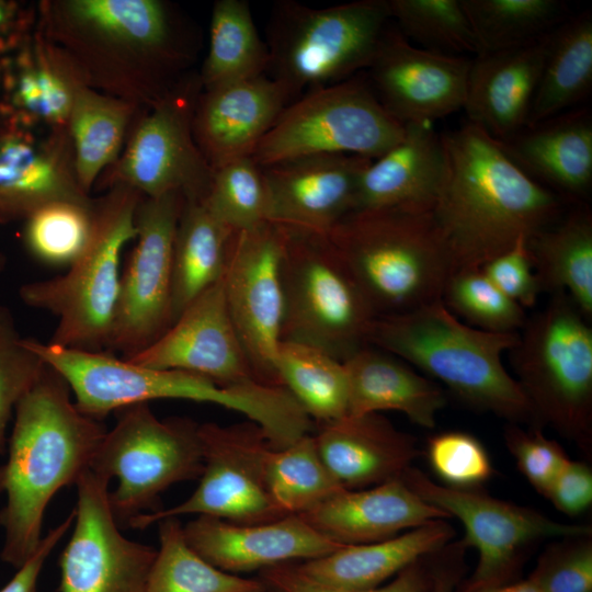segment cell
Instances as JSON below:
<instances>
[{
    "mask_svg": "<svg viewBox=\"0 0 592 592\" xmlns=\"http://www.w3.org/2000/svg\"><path fill=\"white\" fill-rule=\"evenodd\" d=\"M37 27L77 65L91 88L147 109L183 77L196 48L161 0H54Z\"/></svg>",
    "mask_w": 592,
    "mask_h": 592,
    "instance_id": "cell-1",
    "label": "cell"
},
{
    "mask_svg": "<svg viewBox=\"0 0 592 592\" xmlns=\"http://www.w3.org/2000/svg\"><path fill=\"white\" fill-rule=\"evenodd\" d=\"M441 136L445 166L432 215L454 273L480 269L558 220L559 196L527 174L499 140L469 122Z\"/></svg>",
    "mask_w": 592,
    "mask_h": 592,
    "instance_id": "cell-2",
    "label": "cell"
},
{
    "mask_svg": "<svg viewBox=\"0 0 592 592\" xmlns=\"http://www.w3.org/2000/svg\"><path fill=\"white\" fill-rule=\"evenodd\" d=\"M64 377L46 364L18 402L8 458L0 466L2 561L21 567L42 539L44 512L54 494L76 483L107 432L103 421L81 413Z\"/></svg>",
    "mask_w": 592,
    "mask_h": 592,
    "instance_id": "cell-3",
    "label": "cell"
},
{
    "mask_svg": "<svg viewBox=\"0 0 592 592\" xmlns=\"http://www.w3.org/2000/svg\"><path fill=\"white\" fill-rule=\"evenodd\" d=\"M517 342L519 331L491 332L462 322L442 299L376 317L368 337V345L414 365L473 407L511 423L537 425L524 391L502 362Z\"/></svg>",
    "mask_w": 592,
    "mask_h": 592,
    "instance_id": "cell-4",
    "label": "cell"
},
{
    "mask_svg": "<svg viewBox=\"0 0 592 592\" xmlns=\"http://www.w3.org/2000/svg\"><path fill=\"white\" fill-rule=\"evenodd\" d=\"M328 238L377 317L441 300L454 273L432 210H352L331 229Z\"/></svg>",
    "mask_w": 592,
    "mask_h": 592,
    "instance_id": "cell-5",
    "label": "cell"
},
{
    "mask_svg": "<svg viewBox=\"0 0 592 592\" xmlns=\"http://www.w3.org/2000/svg\"><path fill=\"white\" fill-rule=\"evenodd\" d=\"M144 196L122 183L94 198L88 243L67 272L23 284L19 296L30 307L58 318L50 343L107 352L121 282V258L137 236L136 213Z\"/></svg>",
    "mask_w": 592,
    "mask_h": 592,
    "instance_id": "cell-6",
    "label": "cell"
},
{
    "mask_svg": "<svg viewBox=\"0 0 592 592\" xmlns=\"http://www.w3.org/2000/svg\"><path fill=\"white\" fill-rule=\"evenodd\" d=\"M391 21L388 1L360 0L328 8L278 1L269 20L266 75L291 102L371 65Z\"/></svg>",
    "mask_w": 592,
    "mask_h": 592,
    "instance_id": "cell-7",
    "label": "cell"
},
{
    "mask_svg": "<svg viewBox=\"0 0 592 592\" xmlns=\"http://www.w3.org/2000/svg\"><path fill=\"white\" fill-rule=\"evenodd\" d=\"M587 320L566 293H554L526 318L510 353L536 424L550 425L591 454L592 329Z\"/></svg>",
    "mask_w": 592,
    "mask_h": 592,
    "instance_id": "cell-8",
    "label": "cell"
},
{
    "mask_svg": "<svg viewBox=\"0 0 592 592\" xmlns=\"http://www.w3.org/2000/svg\"><path fill=\"white\" fill-rule=\"evenodd\" d=\"M282 227L281 341L308 344L343 362L368 345L377 316L328 236Z\"/></svg>",
    "mask_w": 592,
    "mask_h": 592,
    "instance_id": "cell-9",
    "label": "cell"
},
{
    "mask_svg": "<svg viewBox=\"0 0 592 592\" xmlns=\"http://www.w3.org/2000/svg\"><path fill=\"white\" fill-rule=\"evenodd\" d=\"M116 422L107 431L89 468L110 480L112 514L126 527L145 510H159V496L170 486L198 478L203 471L200 424L187 418L158 419L148 402L116 410ZM147 512V513H149Z\"/></svg>",
    "mask_w": 592,
    "mask_h": 592,
    "instance_id": "cell-10",
    "label": "cell"
},
{
    "mask_svg": "<svg viewBox=\"0 0 592 592\" xmlns=\"http://www.w3.org/2000/svg\"><path fill=\"white\" fill-rule=\"evenodd\" d=\"M405 133L368 80L351 77L291 102L261 139L252 159L260 167L319 155L382 156Z\"/></svg>",
    "mask_w": 592,
    "mask_h": 592,
    "instance_id": "cell-11",
    "label": "cell"
},
{
    "mask_svg": "<svg viewBox=\"0 0 592 592\" xmlns=\"http://www.w3.org/2000/svg\"><path fill=\"white\" fill-rule=\"evenodd\" d=\"M201 91L198 76L183 77L156 104L139 110L118 159L104 171V185L122 183L145 197L180 192L201 202L213 175L193 135Z\"/></svg>",
    "mask_w": 592,
    "mask_h": 592,
    "instance_id": "cell-12",
    "label": "cell"
},
{
    "mask_svg": "<svg viewBox=\"0 0 592 592\" xmlns=\"http://www.w3.org/2000/svg\"><path fill=\"white\" fill-rule=\"evenodd\" d=\"M400 478L425 502L457 517L466 531L465 546L478 551L474 572L455 592H477L515 581L524 551L537 540L591 535L587 525L560 523L476 489L439 485L412 466Z\"/></svg>",
    "mask_w": 592,
    "mask_h": 592,
    "instance_id": "cell-13",
    "label": "cell"
},
{
    "mask_svg": "<svg viewBox=\"0 0 592 592\" xmlns=\"http://www.w3.org/2000/svg\"><path fill=\"white\" fill-rule=\"evenodd\" d=\"M203 471L195 491L182 503L132 519L127 526L145 528L166 517L197 514L239 524L266 523L286 516L275 503L266 479L273 448L251 421L231 425L200 424Z\"/></svg>",
    "mask_w": 592,
    "mask_h": 592,
    "instance_id": "cell-14",
    "label": "cell"
},
{
    "mask_svg": "<svg viewBox=\"0 0 592 592\" xmlns=\"http://www.w3.org/2000/svg\"><path fill=\"white\" fill-rule=\"evenodd\" d=\"M184 203L180 192L141 198L136 244L121 273L107 352L128 360L171 327L173 244Z\"/></svg>",
    "mask_w": 592,
    "mask_h": 592,
    "instance_id": "cell-15",
    "label": "cell"
},
{
    "mask_svg": "<svg viewBox=\"0 0 592 592\" xmlns=\"http://www.w3.org/2000/svg\"><path fill=\"white\" fill-rule=\"evenodd\" d=\"M285 232L264 221L232 236L223 276L228 310L255 378L281 386L275 361L284 309Z\"/></svg>",
    "mask_w": 592,
    "mask_h": 592,
    "instance_id": "cell-16",
    "label": "cell"
},
{
    "mask_svg": "<svg viewBox=\"0 0 592 592\" xmlns=\"http://www.w3.org/2000/svg\"><path fill=\"white\" fill-rule=\"evenodd\" d=\"M109 481L90 468L78 478L75 531L59 559V592H145L157 549L123 536Z\"/></svg>",
    "mask_w": 592,
    "mask_h": 592,
    "instance_id": "cell-17",
    "label": "cell"
},
{
    "mask_svg": "<svg viewBox=\"0 0 592 592\" xmlns=\"http://www.w3.org/2000/svg\"><path fill=\"white\" fill-rule=\"evenodd\" d=\"M471 59L412 45L388 29L368 66V82L401 124L431 123L464 107Z\"/></svg>",
    "mask_w": 592,
    "mask_h": 592,
    "instance_id": "cell-18",
    "label": "cell"
},
{
    "mask_svg": "<svg viewBox=\"0 0 592 592\" xmlns=\"http://www.w3.org/2000/svg\"><path fill=\"white\" fill-rule=\"evenodd\" d=\"M23 341L64 377L78 410L99 421L136 403L155 399L194 401L196 397V374L145 367L105 351L70 349L31 338Z\"/></svg>",
    "mask_w": 592,
    "mask_h": 592,
    "instance_id": "cell-19",
    "label": "cell"
},
{
    "mask_svg": "<svg viewBox=\"0 0 592 592\" xmlns=\"http://www.w3.org/2000/svg\"><path fill=\"white\" fill-rule=\"evenodd\" d=\"M90 204L80 187L68 129L0 121V224L26 220L54 202Z\"/></svg>",
    "mask_w": 592,
    "mask_h": 592,
    "instance_id": "cell-20",
    "label": "cell"
},
{
    "mask_svg": "<svg viewBox=\"0 0 592 592\" xmlns=\"http://www.w3.org/2000/svg\"><path fill=\"white\" fill-rule=\"evenodd\" d=\"M127 361L224 385L258 380L232 323L223 278L196 297L156 342Z\"/></svg>",
    "mask_w": 592,
    "mask_h": 592,
    "instance_id": "cell-21",
    "label": "cell"
},
{
    "mask_svg": "<svg viewBox=\"0 0 592 592\" xmlns=\"http://www.w3.org/2000/svg\"><path fill=\"white\" fill-rule=\"evenodd\" d=\"M372 160L319 155L261 167L266 221L328 236L354 208L361 174Z\"/></svg>",
    "mask_w": 592,
    "mask_h": 592,
    "instance_id": "cell-22",
    "label": "cell"
},
{
    "mask_svg": "<svg viewBox=\"0 0 592 592\" xmlns=\"http://www.w3.org/2000/svg\"><path fill=\"white\" fill-rule=\"evenodd\" d=\"M88 84L73 60L38 27L0 60V121L31 129H68Z\"/></svg>",
    "mask_w": 592,
    "mask_h": 592,
    "instance_id": "cell-23",
    "label": "cell"
},
{
    "mask_svg": "<svg viewBox=\"0 0 592 592\" xmlns=\"http://www.w3.org/2000/svg\"><path fill=\"white\" fill-rule=\"evenodd\" d=\"M187 544L206 561L229 573L323 557L344 546L322 535L299 515L239 524L198 515L183 526Z\"/></svg>",
    "mask_w": 592,
    "mask_h": 592,
    "instance_id": "cell-24",
    "label": "cell"
},
{
    "mask_svg": "<svg viewBox=\"0 0 592 592\" xmlns=\"http://www.w3.org/2000/svg\"><path fill=\"white\" fill-rule=\"evenodd\" d=\"M289 103L267 75L202 90L193 114L195 143L213 170L251 156Z\"/></svg>",
    "mask_w": 592,
    "mask_h": 592,
    "instance_id": "cell-25",
    "label": "cell"
},
{
    "mask_svg": "<svg viewBox=\"0 0 592 592\" xmlns=\"http://www.w3.org/2000/svg\"><path fill=\"white\" fill-rule=\"evenodd\" d=\"M551 32L471 59L463 107L469 123L499 141L526 127Z\"/></svg>",
    "mask_w": 592,
    "mask_h": 592,
    "instance_id": "cell-26",
    "label": "cell"
},
{
    "mask_svg": "<svg viewBox=\"0 0 592 592\" xmlns=\"http://www.w3.org/2000/svg\"><path fill=\"white\" fill-rule=\"evenodd\" d=\"M299 516L342 545L384 540L448 517L421 499L401 478L368 489H344Z\"/></svg>",
    "mask_w": 592,
    "mask_h": 592,
    "instance_id": "cell-27",
    "label": "cell"
},
{
    "mask_svg": "<svg viewBox=\"0 0 592 592\" xmlns=\"http://www.w3.org/2000/svg\"><path fill=\"white\" fill-rule=\"evenodd\" d=\"M314 439L322 462L345 489L400 478L418 455L413 436L379 413L321 423Z\"/></svg>",
    "mask_w": 592,
    "mask_h": 592,
    "instance_id": "cell-28",
    "label": "cell"
},
{
    "mask_svg": "<svg viewBox=\"0 0 592 592\" xmlns=\"http://www.w3.org/2000/svg\"><path fill=\"white\" fill-rule=\"evenodd\" d=\"M442 136L431 123L405 124L401 139L373 159L358 180L354 208L432 210L444 175Z\"/></svg>",
    "mask_w": 592,
    "mask_h": 592,
    "instance_id": "cell-29",
    "label": "cell"
},
{
    "mask_svg": "<svg viewBox=\"0 0 592 592\" xmlns=\"http://www.w3.org/2000/svg\"><path fill=\"white\" fill-rule=\"evenodd\" d=\"M533 179L568 197L588 194L592 184V119L587 110L566 112L500 141Z\"/></svg>",
    "mask_w": 592,
    "mask_h": 592,
    "instance_id": "cell-30",
    "label": "cell"
},
{
    "mask_svg": "<svg viewBox=\"0 0 592 592\" xmlns=\"http://www.w3.org/2000/svg\"><path fill=\"white\" fill-rule=\"evenodd\" d=\"M453 537L454 528L439 519L384 540L344 545L295 567L307 578L330 588L367 590L379 587L414 561L437 553Z\"/></svg>",
    "mask_w": 592,
    "mask_h": 592,
    "instance_id": "cell-31",
    "label": "cell"
},
{
    "mask_svg": "<svg viewBox=\"0 0 592 592\" xmlns=\"http://www.w3.org/2000/svg\"><path fill=\"white\" fill-rule=\"evenodd\" d=\"M349 384L348 415L398 411L411 422L434 428L445 406L443 389L399 357L366 345L343 361Z\"/></svg>",
    "mask_w": 592,
    "mask_h": 592,
    "instance_id": "cell-32",
    "label": "cell"
},
{
    "mask_svg": "<svg viewBox=\"0 0 592 592\" xmlns=\"http://www.w3.org/2000/svg\"><path fill=\"white\" fill-rule=\"evenodd\" d=\"M542 291L566 293L580 311L592 316V216L577 208L527 240Z\"/></svg>",
    "mask_w": 592,
    "mask_h": 592,
    "instance_id": "cell-33",
    "label": "cell"
},
{
    "mask_svg": "<svg viewBox=\"0 0 592 592\" xmlns=\"http://www.w3.org/2000/svg\"><path fill=\"white\" fill-rule=\"evenodd\" d=\"M235 232L202 202L185 200L173 244L172 323L196 297L223 278Z\"/></svg>",
    "mask_w": 592,
    "mask_h": 592,
    "instance_id": "cell-34",
    "label": "cell"
},
{
    "mask_svg": "<svg viewBox=\"0 0 592 592\" xmlns=\"http://www.w3.org/2000/svg\"><path fill=\"white\" fill-rule=\"evenodd\" d=\"M139 110L141 107L132 102L88 84L79 90L67 128L77 180L87 194L101 173L118 159Z\"/></svg>",
    "mask_w": 592,
    "mask_h": 592,
    "instance_id": "cell-35",
    "label": "cell"
},
{
    "mask_svg": "<svg viewBox=\"0 0 592 592\" xmlns=\"http://www.w3.org/2000/svg\"><path fill=\"white\" fill-rule=\"evenodd\" d=\"M592 87V15L567 18L550 34L527 126L563 113L585 99Z\"/></svg>",
    "mask_w": 592,
    "mask_h": 592,
    "instance_id": "cell-36",
    "label": "cell"
},
{
    "mask_svg": "<svg viewBox=\"0 0 592 592\" xmlns=\"http://www.w3.org/2000/svg\"><path fill=\"white\" fill-rule=\"evenodd\" d=\"M269 49L246 0H217L212 10L209 46L198 75L202 90L266 75Z\"/></svg>",
    "mask_w": 592,
    "mask_h": 592,
    "instance_id": "cell-37",
    "label": "cell"
},
{
    "mask_svg": "<svg viewBox=\"0 0 592 592\" xmlns=\"http://www.w3.org/2000/svg\"><path fill=\"white\" fill-rule=\"evenodd\" d=\"M275 371L305 412L320 423L349 413V384L343 362L315 346L281 341Z\"/></svg>",
    "mask_w": 592,
    "mask_h": 592,
    "instance_id": "cell-38",
    "label": "cell"
},
{
    "mask_svg": "<svg viewBox=\"0 0 592 592\" xmlns=\"http://www.w3.org/2000/svg\"><path fill=\"white\" fill-rule=\"evenodd\" d=\"M159 522L160 547L145 592H267L259 579H246L220 570L186 542L178 517Z\"/></svg>",
    "mask_w": 592,
    "mask_h": 592,
    "instance_id": "cell-39",
    "label": "cell"
},
{
    "mask_svg": "<svg viewBox=\"0 0 592 592\" xmlns=\"http://www.w3.org/2000/svg\"><path fill=\"white\" fill-rule=\"evenodd\" d=\"M479 54L537 39L562 23L567 5L559 0H460Z\"/></svg>",
    "mask_w": 592,
    "mask_h": 592,
    "instance_id": "cell-40",
    "label": "cell"
},
{
    "mask_svg": "<svg viewBox=\"0 0 592 592\" xmlns=\"http://www.w3.org/2000/svg\"><path fill=\"white\" fill-rule=\"evenodd\" d=\"M271 494L286 515H300L344 490L322 462L314 435L272 448L266 462Z\"/></svg>",
    "mask_w": 592,
    "mask_h": 592,
    "instance_id": "cell-41",
    "label": "cell"
},
{
    "mask_svg": "<svg viewBox=\"0 0 592 592\" xmlns=\"http://www.w3.org/2000/svg\"><path fill=\"white\" fill-rule=\"evenodd\" d=\"M399 33L420 48L463 56L479 48L460 0H388Z\"/></svg>",
    "mask_w": 592,
    "mask_h": 592,
    "instance_id": "cell-42",
    "label": "cell"
},
{
    "mask_svg": "<svg viewBox=\"0 0 592 592\" xmlns=\"http://www.w3.org/2000/svg\"><path fill=\"white\" fill-rule=\"evenodd\" d=\"M221 224L240 231L266 221V189L263 172L251 156L234 159L213 170L201 201Z\"/></svg>",
    "mask_w": 592,
    "mask_h": 592,
    "instance_id": "cell-43",
    "label": "cell"
},
{
    "mask_svg": "<svg viewBox=\"0 0 592 592\" xmlns=\"http://www.w3.org/2000/svg\"><path fill=\"white\" fill-rule=\"evenodd\" d=\"M93 202H54L29 217L24 238L30 252L49 265H70L86 248L92 228Z\"/></svg>",
    "mask_w": 592,
    "mask_h": 592,
    "instance_id": "cell-44",
    "label": "cell"
},
{
    "mask_svg": "<svg viewBox=\"0 0 592 592\" xmlns=\"http://www.w3.org/2000/svg\"><path fill=\"white\" fill-rule=\"evenodd\" d=\"M442 300L454 315L486 331L514 332L526 320L525 309L494 286L481 269L453 273Z\"/></svg>",
    "mask_w": 592,
    "mask_h": 592,
    "instance_id": "cell-45",
    "label": "cell"
},
{
    "mask_svg": "<svg viewBox=\"0 0 592 592\" xmlns=\"http://www.w3.org/2000/svg\"><path fill=\"white\" fill-rule=\"evenodd\" d=\"M23 339L12 312L0 301V454L7 449V429L18 402L46 366Z\"/></svg>",
    "mask_w": 592,
    "mask_h": 592,
    "instance_id": "cell-46",
    "label": "cell"
},
{
    "mask_svg": "<svg viewBox=\"0 0 592 592\" xmlns=\"http://www.w3.org/2000/svg\"><path fill=\"white\" fill-rule=\"evenodd\" d=\"M426 456L431 469L444 486L476 489L493 474L486 447L466 432L448 431L432 436L426 445Z\"/></svg>",
    "mask_w": 592,
    "mask_h": 592,
    "instance_id": "cell-47",
    "label": "cell"
},
{
    "mask_svg": "<svg viewBox=\"0 0 592 592\" xmlns=\"http://www.w3.org/2000/svg\"><path fill=\"white\" fill-rule=\"evenodd\" d=\"M540 592H592V542L565 537L550 545L528 576Z\"/></svg>",
    "mask_w": 592,
    "mask_h": 592,
    "instance_id": "cell-48",
    "label": "cell"
},
{
    "mask_svg": "<svg viewBox=\"0 0 592 592\" xmlns=\"http://www.w3.org/2000/svg\"><path fill=\"white\" fill-rule=\"evenodd\" d=\"M436 554L421 558L383 587L367 590H341L320 584L303 573L295 565L281 563L262 569L260 580L271 592H429Z\"/></svg>",
    "mask_w": 592,
    "mask_h": 592,
    "instance_id": "cell-49",
    "label": "cell"
},
{
    "mask_svg": "<svg viewBox=\"0 0 592 592\" xmlns=\"http://www.w3.org/2000/svg\"><path fill=\"white\" fill-rule=\"evenodd\" d=\"M504 440L520 473L545 497L553 480L569 459L565 449L557 441L546 437L537 425L524 431L511 423L505 428Z\"/></svg>",
    "mask_w": 592,
    "mask_h": 592,
    "instance_id": "cell-50",
    "label": "cell"
},
{
    "mask_svg": "<svg viewBox=\"0 0 592 592\" xmlns=\"http://www.w3.org/2000/svg\"><path fill=\"white\" fill-rule=\"evenodd\" d=\"M480 269L494 286L524 309L537 303L542 288L534 272L527 239H519L512 248Z\"/></svg>",
    "mask_w": 592,
    "mask_h": 592,
    "instance_id": "cell-51",
    "label": "cell"
},
{
    "mask_svg": "<svg viewBox=\"0 0 592 592\" xmlns=\"http://www.w3.org/2000/svg\"><path fill=\"white\" fill-rule=\"evenodd\" d=\"M545 498L570 516L587 511L592 503V470L587 463L568 459L553 480Z\"/></svg>",
    "mask_w": 592,
    "mask_h": 592,
    "instance_id": "cell-52",
    "label": "cell"
},
{
    "mask_svg": "<svg viewBox=\"0 0 592 592\" xmlns=\"http://www.w3.org/2000/svg\"><path fill=\"white\" fill-rule=\"evenodd\" d=\"M73 521L75 510L71 511L62 523L42 537L35 553L18 568L15 574L0 589V592H36L38 577L46 558Z\"/></svg>",
    "mask_w": 592,
    "mask_h": 592,
    "instance_id": "cell-53",
    "label": "cell"
},
{
    "mask_svg": "<svg viewBox=\"0 0 592 592\" xmlns=\"http://www.w3.org/2000/svg\"><path fill=\"white\" fill-rule=\"evenodd\" d=\"M35 13L21 2L0 0V60L32 32Z\"/></svg>",
    "mask_w": 592,
    "mask_h": 592,
    "instance_id": "cell-54",
    "label": "cell"
},
{
    "mask_svg": "<svg viewBox=\"0 0 592 592\" xmlns=\"http://www.w3.org/2000/svg\"><path fill=\"white\" fill-rule=\"evenodd\" d=\"M465 547L458 542L437 551L429 592H455L465 574Z\"/></svg>",
    "mask_w": 592,
    "mask_h": 592,
    "instance_id": "cell-55",
    "label": "cell"
},
{
    "mask_svg": "<svg viewBox=\"0 0 592 592\" xmlns=\"http://www.w3.org/2000/svg\"><path fill=\"white\" fill-rule=\"evenodd\" d=\"M477 592H540L537 585L528 577L505 584L487 588Z\"/></svg>",
    "mask_w": 592,
    "mask_h": 592,
    "instance_id": "cell-56",
    "label": "cell"
},
{
    "mask_svg": "<svg viewBox=\"0 0 592 592\" xmlns=\"http://www.w3.org/2000/svg\"><path fill=\"white\" fill-rule=\"evenodd\" d=\"M4 265V257L0 253V270H2Z\"/></svg>",
    "mask_w": 592,
    "mask_h": 592,
    "instance_id": "cell-57",
    "label": "cell"
}]
</instances>
